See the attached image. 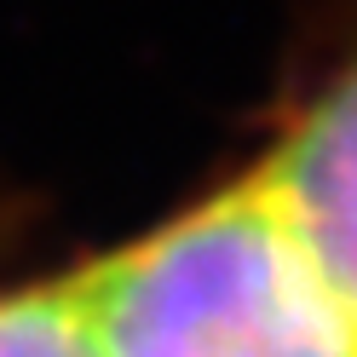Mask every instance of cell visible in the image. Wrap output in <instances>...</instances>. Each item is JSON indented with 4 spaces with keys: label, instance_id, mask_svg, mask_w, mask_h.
I'll return each mask as SVG.
<instances>
[{
    "label": "cell",
    "instance_id": "cell-3",
    "mask_svg": "<svg viewBox=\"0 0 357 357\" xmlns=\"http://www.w3.org/2000/svg\"><path fill=\"white\" fill-rule=\"evenodd\" d=\"M0 357H98V351L75 323L63 282H40L0 294Z\"/></svg>",
    "mask_w": 357,
    "mask_h": 357
},
{
    "label": "cell",
    "instance_id": "cell-1",
    "mask_svg": "<svg viewBox=\"0 0 357 357\" xmlns=\"http://www.w3.org/2000/svg\"><path fill=\"white\" fill-rule=\"evenodd\" d=\"M58 282L98 357H357L254 173Z\"/></svg>",
    "mask_w": 357,
    "mask_h": 357
},
{
    "label": "cell",
    "instance_id": "cell-2",
    "mask_svg": "<svg viewBox=\"0 0 357 357\" xmlns=\"http://www.w3.org/2000/svg\"><path fill=\"white\" fill-rule=\"evenodd\" d=\"M254 185L357 323V40L288 116Z\"/></svg>",
    "mask_w": 357,
    "mask_h": 357
}]
</instances>
